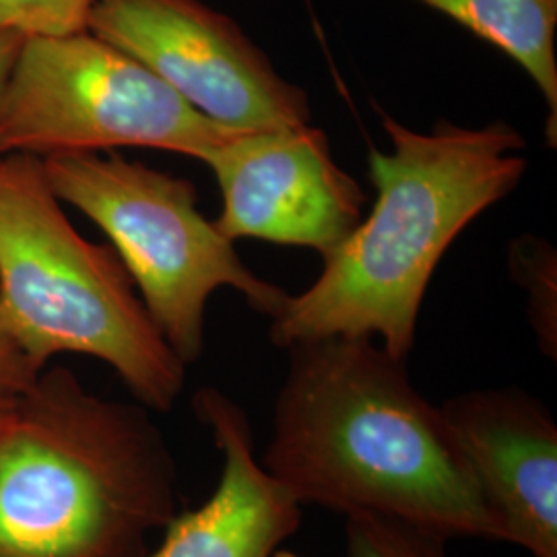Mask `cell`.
Returning <instances> with one entry per match:
<instances>
[{
    "instance_id": "obj_1",
    "label": "cell",
    "mask_w": 557,
    "mask_h": 557,
    "mask_svg": "<svg viewBox=\"0 0 557 557\" xmlns=\"http://www.w3.org/2000/svg\"><path fill=\"white\" fill-rule=\"evenodd\" d=\"M287 351L260 462L301 506L379 515L448 539L506 543L442 409L405 359L370 337L304 341Z\"/></svg>"
},
{
    "instance_id": "obj_2",
    "label": "cell",
    "mask_w": 557,
    "mask_h": 557,
    "mask_svg": "<svg viewBox=\"0 0 557 557\" xmlns=\"http://www.w3.org/2000/svg\"><path fill=\"white\" fill-rule=\"evenodd\" d=\"M380 122L393 151L370 149L372 213L322 259L308 289L281 301L269 319L275 347L379 337L391 356L407 361L444 252L471 221L515 193L529 168L520 156L527 140L506 120L478 128L440 120L430 133L386 112Z\"/></svg>"
},
{
    "instance_id": "obj_3",
    "label": "cell",
    "mask_w": 557,
    "mask_h": 557,
    "mask_svg": "<svg viewBox=\"0 0 557 557\" xmlns=\"http://www.w3.org/2000/svg\"><path fill=\"white\" fill-rule=\"evenodd\" d=\"M176 515V465L147 407L41 370L0 442V557H140Z\"/></svg>"
},
{
    "instance_id": "obj_4",
    "label": "cell",
    "mask_w": 557,
    "mask_h": 557,
    "mask_svg": "<svg viewBox=\"0 0 557 557\" xmlns=\"http://www.w3.org/2000/svg\"><path fill=\"white\" fill-rule=\"evenodd\" d=\"M0 314L38 370L60 354L108 363L143 407L172 411L186 363L161 337L110 244L83 238L40 158L0 156Z\"/></svg>"
},
{
    "instance_id": "obj_5",
    "label": "cell",
    "mask_w": 557,
    "mask_h": 557,
    "mask_svg": "<svg viewBox=\"0 0 557 557\" xmlns=\"http://www.w3.org/2000/svg\"><path fill=\"white\" fill-rule=\"evenodd\" d=\"M41 165L57 199L110 238L161 337L186 366L205 354L207 304L220 287L236 289L267 319L287 296L255 275L200 213L190 180L116 151L54 153Z\"/></svg>"
},
{
    "instance_id": "obj_6",
    "label": "cell",
    "mask_w": 557,
    "mask_h": 557,
    "mask_svg": "<svg viewBox=\"0 0 557 557\" xmlns=\"http://www.w3.org/2000/svg\"><path fill=\"white\" fill-rule=\"evenodd\" d=\"M234 133L89 29L25 36L0 94V156L145 147L205 161Z\"/></svg>"
},
{
    "instance_id": "obj_7",
    "label": "cell",
    "mask_w": 557,
    "mask_h": 557,
    "mask_svg": "<svg viewBox=\"0 0 557 557\" xmlns=\"http://www.w3.org/2000/svg\"><path fill=\"white\" fill-rule=\"evenodd\" d=\"M87 29L232 131L310 124L306 89L285 79L238 21L202 0H94Z\"/></svg>"
},
{
    "instance_id": "obj_8",
    "label": "cell",
    "mask_w": 557,
    "mask_h": 557,
    "mask_svg": "<svg viewBox=\"0 0 557 557\" xmlns=\"http://www.w3.org/2000/svg\"><path fill=\"white\" fill-rule=\"evenodd\" d=\"M205 163L221 190L213 223L232 242L301 246L324 259L361 223L366 193L319 126L234 133Z\"/></svg>"
},
{
    "instance_id": "obj_9",
    "label": "cell",
    "mask_w": 557,
    "mask_h": 557,
    "mask_svg": "<svg viewBox=\"0 0 557 557\" xmlns=\"http://www.w3.org/2000/svg\"><path fill=\"white\" fill-rule=\"evenodd\" d=\"M504 539L531 557H557V423L541 398L478 388L440 405Z\"/></svg>"
},
{
    "instance_id": "obj_10",
    "label": "cell",
    "mask_w": 557,
    "mask_h": 557,
    "mask_svg": "<svg viewBox=\"0 0 557 557\" xmlns=\"http://www.w3.org/2000/svg\"><path fill=\"white\" fill-rule=\"evenodd\" d=\"M193 409L221 453L220 481L200 506L174 515L140 557H273L294 537L304 506L262 467L250 419L220 388H200Z\"/></svg>"
},
{
    "instance_id": "obj_11",
    "label": "cell",
    "mask_w": 557,
    "mask_h": 557,
    "mask_svg": "<svg viewBox=\"0 0 557 557\" xmlns=\"http://www.w3.org/2000/svg\"><path fill=\"white\" fill-rule=\"evenodd\" d=\"M490 41L535 81L545 106L547 145H557V0H418Z\"/></svg>"
},
{
    "instance_id": "obj_12",
    "label": "cell",
    "mask_w": 557,
    "mask_h": 557,
    "mask_svg": "<svg viewBox=\"0 0 557 557\" xmlns=\"http://www.w3.org/2000/svg\"><path fill=\"white\" fill-rule=\"evenodd\" d=\"M510 275L527 292V312L539 349L557 359V255L547 239L520 236L508 250Z\"/></svg>"
},
{
    "instance_id": "obj_13",
    "label": "cell",
    "mask_w": 557,
    "mask_h": 557,
    "mask_svg": "<svg viewBox=\"0 0 557 557\" xmlns=\"http://www.w3.org/2000/svg\"><path fill=\"white\" fill-rule=\"evenodd\" d=\"M347 557H450L438 531L379 515L345 517Z\"/></svg>"
},
{
    "instance_id": "obj_14",
    "label": "cell",
    "mask_w": 557,
    "mask_h": 557,
    "mask_svg": "<svg viewBox=\"0 0 557 557\" xmlns=\"http://www.w3.org/2000/svg\"><path fill=\"white\" fill-rule=\"evenodd\" d=\"M94 0H0V29L23 36H64L87 29Z\"/></svg>"
},
{
    "instance_id": "obj_15",
    "label": "cell",
    "mask_w": 557,
    "mask_h": 557,
    "mask_svg": "<svg viewBox=\"0 0 557 557\" xmlns=\"http://www.w3.org/2000/svg\"><path fill=\"white\" fill-rule=\"evenodd\" d=\"M40 372L0 314V395L17 397L36 382Z\"/></svg>"
},
{
    "instance_id": "obj_16",
    "label": "cell",
    "mask_w": 557,
    "mask_h": 557,
    "mask_svg": "<svg viewBox=\"0 0 557 557\" xmlns=\"http://www.w3.org/2000/svg\"><path fill=\"white\" fill-rule=\"evenodd\" d=\"M23 34L13 29H0V94L4 89V83L11 75V69L20 54Z\"/></svg>"
},
{
    "instance_id": "obj_17",
    "label": "cell",
    "mask_w": 557,
    "mask_h": 557,
    "mask_svg": "<svg viewBox=\"0 0 557 557\" xmlns=\"http://www.w3.org/2000/svg\"><path fill=\"white\" fill-rule=\"evenodd\" d=\"M17 397H20V395H17ZM17 397L0 395V442L4 438V434H7V430H9V423H11L13 413H15Z\"/></svg>"
}]
</instances>
